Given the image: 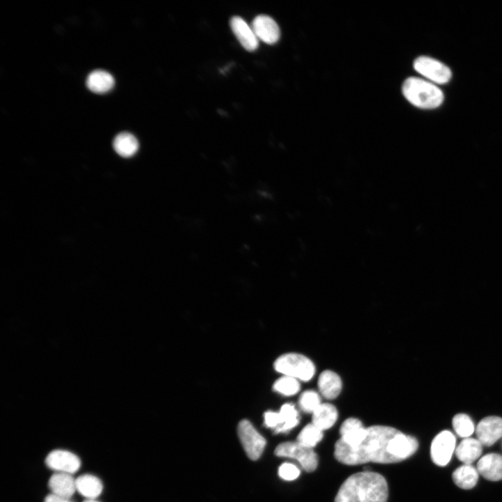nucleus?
Wrapping results in <instances>:
<instances>
[{"mask_svg":"<svg viewBox=\"0 0 502 502\" xmlns=\"http://www.w3.org/2000/svg\"><path fill=\"white\" fill-rule=\"evenodd\" d=\"M231 29L242 46L248 51L257 49L259 40L251 26L241 17L234 16L230 20Z\"/></svg>","mask_w":502,"mask_h":502,"instance_id":"nucleus-13","label":"nucleus"},{"mask_svg":"<svg viewBox=\"0 0 502 502\" xmlns=\"http://www.w3.org/2000/svg\"><path fill=\"white\" fill-rule=\"evenodd\" d=\"M456 439L455 435L448 430L439 433L433 439L430 454L433 462L440 466L447 465L455 451Z\"/></svg>","mask_w":502,"mask_h":502,"instance_id":"nucleus-8","label":"nucleus"},{"mask_svg":"<svg viewBox=\"0 0 502 502\" xmlns=\"http://www.w3.org/2000/svg\"><path fill=\"white\" fill-rule=\"evenodd\" d=\"M299 421V413L295 406L291 403H286L278 412L279 425L275 433L287 432L298 425Z\"/></svg>","mask_w":502,"mask_h":502,"instance_id":"nucleus-22","label":"nucleus"},{"mask_svg":"<svg viewBox=\"0 0 502 502\" xmlns=\"http://www.w3.org/2000/svg\"><path fill=\"white\" fill-rule=\"evenodd\" d=\"M476 469L479 474L488 480H502V455L496 453L485 455L479 459Z\"/></svg>","mask_w":502,"mask_h":502,"instance_id":"nucleus-14","label":"nucleus"},{"mask_svg":"<svg viewBox=\"0 0 502 502\" xmlns=\"http://www.w3.org/2000/svg\"><path fill=\"white\" fill-rule=\"evenodd\" d=\"M418 447V441L413 436L392 427L374 425L367 427L364 439L356 446H347L338 439L335 444L334 456L347 465L367 462L389 464L409 458Z\"/></svg>","mask_w":502,"mask_h":502,"instance_id":"nucleus-1","label":"nucleus"},{"mask_svg":"<svg viewBox=\"0 0 502 502\" xmlns=\"http://www.w3.org/2000/svg\"><path fill=\"white\" fill-rule=\"evenodd\" d=\"M76 490L87 499H95L102 492L101 480L90 474L82 475L75 480Z\"/></svg>","mask_w":502,"mask_h":502,"instance_id":"nucleus-20","label":"nucleus"},{"mask_svg":"<svg viewBox=\"0 0 502 502\" xmlns=\"http://www.w3.org/2000/svg\"><path fill=\"white\" fill-rule=\"evenodd\" d=\"M367 432L362 422L356 418H349L345 420L340 428L341 435L339 439L344 445L353 447L358 445L364 439Z\"/></svg>","mask_w":502,"mask_h":502,"instance_id":"nucleus-12","label":"nucleus"},{"mask_svg":"<svg viewBox=\"0 0 502 502\" xmlns=\"http://www.w3.org/2000/svg\"><path fill=\"white\" fill-rule=\"evenodd\" d=\"M44 502H73L70 499L56 496L53 494L47 495L45 498Z\"/></svg>","mask_w":502,"mask_h":502,"instance_id":"nucleus-30","label":"nucleus"},{"mask_svg":"<svg viewBox=\"0 0 502 502\" xmlns=\"http://www.w3.org/2000/svg\"><path fill=\"white\" fill-rule=\"evenodd\" d=\"M238 435L248 457L252 460L258 459L264 450L265 439L247 420L239 423Z\"/></svg>","mask_w":502,"mask_h":502,"instance_id":"nucleus-6","label":"nucleus"},{"mask_svg":"<svg viewBox=\"0 0 502 502\" xmlns=\"http://www.w3.org/2000/svg\"><path fill=\"white\" fill-rule=\"evenodd\" d=\"M48 487L52 494L59 496L70 499L76 491L75 480L71 474L55 473L48 481Z\"/></svg>","mask_w":502,"mask_h":502,"instance_id":"nucleus-16","label":"nucleus"},{"mask_svg":"<svg viewBox=\"0 0 502 502\" xmlns=\"http://www.w3.org/2000/svg\"><path fill=\"white\" fill-rule=\"evenodd\" d=\"M273 388L282 395L292 396L299 392L301 386L298 379L284 375L275 381Z\"/></svg>","mask_w":502,"mask_h":502,"instance_id":"nucleus-25","label":"nucleus"},{"mask_svg":"<svg viewBox=\"0 0 502 502\" xmlns=\"http://www.w3.org/2000/svg\"><path fill=\"white\" fill-rule=\"evenodd\" d=\"M258 40L267 44L277 43L280 36V31L277 24L271 17L266 15L257 16L251 26Z\"/></svg>","mask_w":502,"mask_h":502,"instance_id":"nucleus-11","label":"nucleus"},{"mask_svg":"<svg viewBox=\"0 0 502 502\" xmlns=\"http://www.w3.org/2000/svg\"><path fill=\"white\" fill-rule=\"evenodd\" d=\"M323 430L313 423L305 425L297 436V442L304 446L313 448L323 438Z\"/></svg>","mask_w":502,"mask_h":502,"instance_id":"nucleus-24","label":"nucleus"},{"mask_svg":"<svg viewBox=\"0 0 502 502\" xmlns=\"http://www.w3.org/2000/svg\"><path fill=\"white\" fill-rule=\"evenodd\" d=\"M274 368L279 373L303 381H310L316 372L314 363L307 356L297 353L279 356L274 362Z\"/></svg>","mask_w":502,"mask_h":502,"instance_id":"nucleus-4","label":"nucleus"},{"mask_svg":"<svg viewBox=\"0 0 502 502\" xmlns=\"http://www.w3.org/2000/svg\"><path fill=\"white\" fill-rule=\"evenodd\" d=\"M47 466L59 473L73 474L77 472L81 465L79 458L71 452L54 450L45 459Z\"/></svg>","mask_w":502,"mask_h":502,"instance_id":"nucleus-9","label":"nucleus"},{"mask_svg":"<svg viewBox=\"0 0 502 502\" xmlns=\"http://www.w3.org/2000/svg\"><path fill=\"white\" fill-rule=\"evenodd\" d=\"M501 439H502V438H501ZM501 448H502V439H501Z\"/></svg>","mask_w":502,"mask_h":502,"instance_id":"nucleus-32","label":"nucleus"},{"mask_svg":"<svg viewBox=\"0 0 502 502\" xmlns=\"http://www.w3.org/2000/svg\"><path fill=\"white\" fill-rule=\"evenodd\" d=\"M482 444L473 438H465L455 449L457 459L464 464H471L480 457L482 452Z\"/></svg>","mask_w":502,"mask_h":502,"instance_id":"nucleus-17","label":"nucleus"},{"mask_svg":"<svg viewBox=\"0 0 502 502\" xmlns=\"http://www.w3.org/2000/svg\"><path fill=\"white\" fill-rule=\"evenodd\" d=\"M388 496L385 478L376 472L364 471L354 473L344 481L335 502H386Z\"/></svg>","mask_w":502,"mask_h":502,"instance_id":"nucleus-2","label":"nucleus"},{"mask_svg":"<svg viewBox=\"0 0 502 502\" xmlns=\"http://www.w3.org/2000/svg\"><path fill=\"white\" fill-rule=\"evenodd\" d=\"M342 382L340 376L333 371H323L318 379V388L320 394L327 400H333L340 393Z\"/></svg>","mask_w":502,"mask_h":502,"instance_id":"nucleus-15","label":"nucleus"},{"mask_svg":"<svg viewBox=\"0 0 502 502\" xmlns=\"http://www.w3.org/2000/svg\"><path fill=\"white\" fill-rule=\"evenodd\" d=\"M476 434L482 446H492L502 438V418L498 416L482 418L476 427Z\"/></svg>","mask_w":502,"mask_h":502,"instance_id":"nucleus-10","label":"nucleus"},{"mask_svg":"<svg viewBox=\"0 0 502 502\" xmlns=\"http://www.w3.org/2000/svg\"><path fill=\"white\" fill-rule=\"evenodd\" d=\"M452 477L457 487L464 489H469L476 486L479 473L477 469L471 464H464L453 471Z\"/></svg>","mask_w":502,"mask_h":502,"instance_id":"nucleus-21","label":"nucleus"},{"mask_svg":"<svg viewBox=\"0 0 502 502\" xmlns=\"http://www.w3.org/2000/svg\"><path fill=\"white\" fill-rule=\"evenodd\" d=\"M278 475L283 480H294L300 475V470L294 464L284 463L279 467Z\"/></svg>","mask_w":502,"mask_h":502,"instance_id":"nucleus-28","label":"nucleus"},{"mask_svg":"<svg viewBox=\"0 0 502 502\" xmlns=\"http://www.w3.org/2000/svg\"><path fill=\"white\" fill-rule=\"evenodd\" d=\"M264 425L269 428L276 429L278 427V412L268 411L264 413Z\"/></svg>","mask_w":502,"mask_h":502,"instance_id":"nucleus-29","label":"nucleus"},{"mask_svg":"<svg viewBox=\"0 0 502 502\" xmlns=\"http://www.w3.org/2000/svg\"><path fill=\"white\" fill-rule=\"evenodd\" d=\"M83 502H99L98 501H96L95 499H86Z\"/></svg>","mask_w":502,"mask_h":502,"instance_id":"nucleus-31","label":"nucleus"},{"mask_svg":"<svg viewBox=\"0 0 502 502\" xmlns=\"http://www.w3.org/2000/svg\"><path fill=\"white\" fill-rule=\"evenodd\" d=\"M275 455L296 459L307 472L314 471L318 464L317 455L313 448L304 446L297 441L279 444L275 450Z\"/></svg>","mask_w":502,"mask_h":502,"instance_id":"nucleus-5","label":"nucleus"},{"mask_svg":"<svg viewBox=\"0 0 502 502\" xmlns=\"http://www.w3.org/2000/svg\"><path fill=\"white\" fill-rule=\"evenodd\" d=\"M452 427L456 434L462 438H468L475 430L471 418L465 413H459L452 418Z\"/></svg>","mask_w":502,"mask_h":502,"instance_id":"nucleus-26","label":"nucleus"},{"mask_svg":"<svg viewBox=\"0 0 502 502\" xmlns=\"http://www.w3.org/2000/svg\"><path fill=\"white\" fill-rule=\"evenodd\" d=\"M321 404L320 395L314 390H305L298 400L299 407L305 413H312Z\"/></svg>","mask_w":502,"mask_h":502,"instance_id":"nucleus-27","label":"nucleus"},{"mask_svg":"<svg viewBox=\"0 0 502 502\" xmlns=\"http://www.w3.org/2000/svg\"><path fill=\"white\" fill-rule=\"evenodd\" d=\"M88 89L96 93H105L109 91L114 85L112 75L102 70L91 72L86 81Z\"/></svg>","mask_w":502,"mask_h":502,"instance_id":"nucleus-19","label":"nucleus"},{"mask_svg":"<svg viewBox=\"0 0 502 502\" xmlns=\"http://www.w3.org/2000/svg\"><path fill=\"white\" fill-rule=\"evenodd\" d=\"M413 68L433 84H446L449 82L452 76L451 70L448 66L429 56L418 57L413 62Z\"/></svg>","mask_w":502,"mask_h":502,"instance_id":"nucleus-7","label":"nucleus"},{"mask_svg":"<svg viewBox=\"0 0 502 502\" xmlns=\"http://www.w3.org/2000/svg\"><path fill=\"white\" fill-rule=\"evenodd\" d=\"M402 93L413 105L421 109H434L443 101L442 91L432 82L411 77L403 83Z\"/></svg>","mask_w":502,"mask_h":502,"instance_id":"nucleus-3","label":"nucleus"},{"mask_svg":"<svg viewBox=\"0 0 502 502\" xmlns=\"http://www.w3.org/2000/svg\"><path fill=\"white\" fill-rule=\"evenodd\" d=\"M338 412L330 403H321L312 413V423L321 430L330 428L336 422Z\"/></svg>","mask_w":502,"mask_h":502,"instance_id":"nucleus-18","label":"nucleus"},{"mask_svg":"<svg viewBox=\"0 0 502 502\" xmlns=\"http://www.w3.org/2000/svg\"><path fill=\"white\" fill-rule=\"evenodd\" d=\"M113 148L119 155L128 158L133 155L137 151L139 143L133 135L123 132L114 137Z\"/></svg>","mask_w":502,"mask_h":502,"instance_id":"nucleus-23","label":"nucleus"}]
</instances>
